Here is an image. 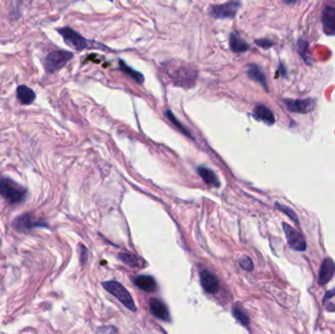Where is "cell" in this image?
Segmentation results:
<instances>
[{"instance_id":"cell-11","label":"cell","mask_w":335,"mask_h":334,"mask_svg":"<svg viewBox=\"0 0 335 334\" xmlns=\"http://www.w3.org/2000/svg\"><path fill=\"white\" fill-rule=\"evenodd\" d=\"M322 23L324 31L327 35L335 34V8L327 7L322 15Z\"/></svg>"},{"instance_id":"cell-15","label":"cell","mask_w":335,"mask_h":334,"mask_svg":"<svg viewBox=\"0 0 335 334\" xmlns=\"http://www.w3.org/2000/svg\"><path fill=\"white\" fill-rule=\"evenodd\" d=\"M133 283L139 287L141 290L148 292V293H153L157 290V283L155 281L154 278L150 276H138L133 279Z\"/></svg>"},{"instance_id":"cell-26","label":"cell","mask_w":335,"mask_h":334,"mask_svg":"<svg viewBox=\"0 0 335 334\" xmlns=\"http://www.w3.org/2000/svg\"><path fill=\"white\" fill-rule=\"evenodd\" d=\"M335 288H334V289H332V290H330L329 292H327L326 293V296L324 297V300H323V302H324V304H326V302H327V300L329 299H331V298H333V297H335Z\"/></svg>"},{"instance_id":"cell-9","label":"cell","mask_w":335,"mask_h":334,"mask_svg":"<svg viewBox=\"0 0 335 334\" xmlns=\"http://www.w3.org/2000/svg\"><path fill=\"white\" fill-rule=\"evenodd\" d=\"M335 275V261L331 258H326L322 263L320 274H319V283L321 285H326L329 283Z\"/></svg>"},{"instance_id":"cell-28","label":"cell","mask_w":335,"mask_h":334,"mask_svg":"<svg viewBox=\"0 0 335 334\" xmlns=\"http://www.w3.org/2000/svg\"><path fill=\"white\" fill-rule=\"evenodd\" d=\"M286 3H289V4H292V3H295V2H297L298 0H284Z\"/></svg>"},{"instance_id":"cell-6","label":"cell","mask_w":335,"mask_h":334,"mask_svg":"<svg viewBox=\"0 0 335 334\" xmlns=\"http://www.w3.org/2000/svg\"><path fill=\"white\" fill-rule=\"evenodd\" d=\"M239 7L240 3L238 1H229L222 5L213 6L210 10V15L217 20L233 19L236 16Z\"/></svg>"},{"instance_id":"cell-27","label":"cell","mask_w":335,"mask_h":334,"mask_svg":"<svg viewBox=\"0 0 335 334\" xmlns=\"http://www.w3.org/2000/svg\"><path fill=\"white\" fill-rule=\"evenodd\" d=\"M83 251H84V253L81 252V262L85 263L86 260H87V250L85 249L84 246H83Z\"/></svg>"},{"instance_id":"cell-24","label":"cell","mask_w":335,"mask_h":334,"mask_svg":"<svg viewBox=\"0 0 335 334\" xmlns=\"http://www.w3.org/2000/svg\"><path fill=\"white\" fill-rule=\"evenodd\" d=\"M239 264H240V267L247 271V272H252L253 269H254V266H253V262L250 258L248 257H245V258H242L240 261H239Z\"/></svg>"},{"instance_id":"cell-21","label":"cell","mask_w":335,"mask_h":334,"mask_svg":"<svg viewBox=\"0 0 335 334\" xmlns=\"http://www.w3.org/2000/svg\"><path fill=\"white\" fill-rule=\"evenodd\" d=\"M233 316L235 317V319L244 327H248L249 326V323H250V320H249V317L248 315L244 312V310L238 306V305H235L233 307Z\"/></svg>"},{"instance_id":"cell-10","label":"cell","mask_w":335,"mask_h":334,"mask_svg":"<svg viewBox=\"0 0 335 334\" xmlns=\"http://www.w3.org/2000/svg\"><path fill=\"white\" fill-rule=\"evenodd\" d=\"M200 280L204 290L210 294H215L220 289V282L218 278L209 271L200 273Z\"/></svg>"},{"instance_id":"cell-19","label":"cell","mask_w":335,"mask_h":334,"mask_svg":"<svg viewBox=\"0 0 335 334\" xmlns=\"http://www.w3.org/2000/svg\"><path fill=\"white\" fill-rule=\"evenodd\" d=\"M119 68L120 70L126 74V76H128L130 79H132L135 83H137L138 84H142L143 82H144V76L137 72L136 70L132 69L131 67H129L128 65H126L123 60H120L119 61Z\"/></svg>"},{"instance_id":"cell-1","label":"cell","mask_w":335,"mask_h":334,"mask_svg":"<svg viewBox=\"0 0 335 334\" xmlns=\"http://www.w3.org/2000/svg\"><path fill=\"white\" fill-rule=\"evenodd\" d=\"M27 188L8 177L0 179V194L12 204L23 202L27 196Z\"/></svg>"},{"instance_id":"cell-7","label":"cell","mask_w":335,"mask_h":334,"mask_svg":"<svg viewBox=\"0 0 335 334\" xmlns=\"http://www.w3.org/2000/svg\"><path fill=\"white\" fill-rule=\"evenodd\" d=\"M284 105L288 111L298 114H307L314 110L316 105V100L309 98V99H285Z\"/></svg>"},{"instance_id":"cell-22","label":"cell","mask_w":335,"mask_h":334,"mask_svg":"<svg viewBox=\"0 0 335 334\" xmlns=\"http://www.w3.org/2000/svg\"><path fill=\"white\" fill-rule=\"evenodd\" d=\"M120 259L126 265L130 266V267H138L139 266V261L140 259L135 256V255H131V254H120L119 255Z\"/></svg>"},{"instance_id":"cell-8","label":"cell","mask_w":335,"mask_h":334,"mask_svg":"<svg viewBox=\"0 0 335 334\" xmlns=\"http://www.w3.org/2000/svg\"><path fill=\"white\" fill-rule=\"evenodd\" d=\"M14 227L18 231H27L35 227H47V223L36 220L31 214H24L14 221Z\"/></svg>"},{"instance_id":"cell-25","label":"cell","mask_w":335,"mask_h":334,"mask_svg":"<svg viewBox=\"0 0 335 334\" xmlns=\"http://www.w3.org/2000/svg\"><path fill=\"white\" fill-rule=\"evenodd\" d=\"M255 42L258 46L262 47L263 49H269L270 47L275 45V42H273L270 40H257Z\"/></svg>"},{"instance_id":"cell-3","label":"cell","mask_w":335,"mask_h":334,"mask_svg":"<svg viewBox=\"0 0 335 334\" xmlns=\"http://www.w3.org/2000/svg\"><path fill=\"white\" fill-rule=\"evenodd\" d=\"M73 57L74 54L68 50H54L48 53L44 61L46 72L49 74H54L64 68L67 63L73 59Z\"/></svg>"},{"instance_id":"cell-2","label":"cell","mask_w":335,"mask_h":334,"mask_svg":"<svg viewBox=\"0 0 335 334\" xmlns=\"http://www.w3.org/2000/svg\"><path fill=\"white\" fill-rule=\"evenodd\" d=\"M102 285L104 286V288L111 293L113 296H115L124 306H126L128 310L135 312L136 311V307L134 305L133 299L131 297V295L129 294V292L126 289V287H124L123 284H121L118 281H105L102 283Z\"/></svg>"},{"instance_id":"cell-20","label":"cell","mask_w":335,"mask_h":334,"mask_svg":"<svg viewBox=\"0 0 335 334\" xmlns=\"http://www.w3.org/2000/svg\"><path fill=\"white\" fill-rule=\"evenodd\" d=\"M165 116L167 117L168 120L181 132V133H183L184 135H186V136H188L189 138H193L192 137V135H191V133L187 130V128L175 118V116L172 114V112L170 111V110H166L165 111Z\"/></svg>"},{"instance_id":"cell-17","label":"cell","mask_w":335,"mask_h":334,"mask_svg":"<svg viewBox=\"0 0 335 334\" xmlns=\"http://www.w3.org/2000/svg\"><path fill=\"white\" fill-rule=\"evenodd\" d=\"M229 47L230 50L234 53H242L247 51L250 46L249 44L243 41L240 37H238L236 34H231L229 37Z\"/></svg>"},{"instance_id":"cell-4","label":"cell","mask_w":335,"mask_h":334,"mask_svg":"<svg viewBox=\"0 0 335 334\" xmlns=\"http://www.w3.org/2000/svg\"><path fill=\"white\" fill-rule=\"evenodd\" d=\"M57 32L59 35L64 39V42L69 46L75 48L78 51L84 50L89 47L90 42L84 39L81 34H79L77 31L70 27H64L61 29H58Z\"/></svg>"},{"instance_id":"cell-12","label":"cell","mask_w":335,"mask_h":334,"mask_svg":"<svg viewBox=\"0 0 335 334\" xmlns=\"http://www.w3.org/2000/svg\"><path fill=\"white\" fill-rule=\"evenodd\" d=\"M247 75L251 80L259 83L265 88L266 91H269V84L267 82L266 75L258 65L250 64L247 69Z\"/></svg>"},{"instance_id":"cell-18","label":"cell","mask_w":335,"mask_h":334,"mask_svg":"<svg viewBox=\"0 0 335 334\" xmlns=\"http://www.w3.org/2000/svg\"><path fill=\"white\" fill-rule=\"evenodd\" d=\"M198 173L201 175L202 179L204 180V182L210 186H216L219 187L221 185L220 180L218 179L216 173L206 167H198Z\"/></svg>"},{"instance_id":"cell-5","label":"cell","mask_w":335,"mask_h":334,"mask_svg":"<svg viewBox=\"0 0 335 334\" xmlns=\"http://www.w3.org/2000/svg\"><path fill=\"white\" fill-rule=\"evenodd\" d=\"M283 230L289 247L298 252H304L307 249V244L304 236L294 227L287 223H283Z\"/></svg>"},{"instance_id":"cell-16","label":"cell","mask_w":335,"mask_h":334,"mask_svg":"<svg viewBox=\"0 0 335 334\" xmlns=\"http://www.w3.org/2000/svg\"><path fill=\"white\" fill-rule=\"evenodd\" d=\"M253 116L259 120L262 121L268 125H274L275 124V115L274 113L271 111L267 106L263 104H258L255 109H254V114Z\"/></svg>"},{"instance_id":"cell-23","label":"cell","mask_w":335,"mask_h":334,"mask_svg":"<svg viewBox=\"0 0 335 334\" xmlns=\"http://www.w3.org/2000/svg\"><path fill=\"white\" fill-rule=\"evenodd\" d=\"M276 206L277 208H279L280 211H282L284 214H286L292 222H294L295 223H299V221H298V217L296 215V213L293 211V209H291L290 207L288 206H285V205H282V204H279V203H276Z\"/></svg>"},{"instance_id":"cell-29","label":"cell","mask_w":335,"mask_h":334,"mask_svg":"<svg viewBox=\"0 0 335 334\" xmlns=\"http://www.w3.org/2000/svg\"><path fill=\"white\" fill-rule=\"evenodd\" d=\"M109 1H113V0H109Z\"/></svg>"},{"instance_id":"cell-13","label":"cell","mask_w":335,"mask_h":334,"mask_svg":"<svg viewBox=\"0 0 335 334\" xmlns=\"http://www.w3.org/2000/svg\"><path fill=\"white\" fill-rule=\"evenodd\" d=\"M150 311H151V314L157 319H160L166 322L169 321V314L168 311L167 306L159 299L150 300Z\"/></svg>"},{"instance_id":"cell-14","label":"cell","mask_w":335,"mask_h":334,"mask_svg":"<svg viewBox=\"0 0 335 334\" xmlns=\"http://www.w3.org/2000/svg\"><path fill=\"white\" fill-rule=\"evenodd\" d=\"M17 98L23 105H30L34 103L37 98L36 92L29 86L23 84L17 87Z\"/></svg>"}]
</instances>
